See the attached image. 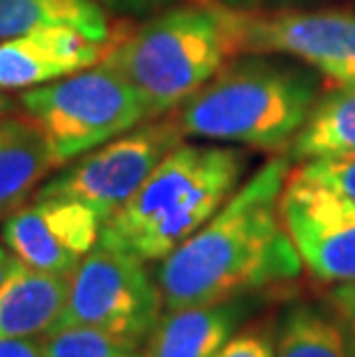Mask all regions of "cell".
<instances>
[{
    "mask_svg": "<svg viewBox=\"0 0 355 357\" xmlns=\"http://www.w3.org/2000/svg\"><path fill=\"white\" fill-rule=\"evenodd\" d=\"M289 157H273L157 270L166 309L245 298L291 281L302 263L279 215Z\"/></svg>",
    "mask_w": 355,
    "mask_h": 357,
    "instance_id": "1",
    "label": "cell"
},
{
    "mask_svg": "<svg viewBox=\"0 0 355 357\" xmlns=\"http://www.w3.org/2000/svg\"><path fill=\"white\" fill-rule=\"evenodd\" d=\"M104 219L70 199H37L5 217L3 242L17 261L49 275L70 277L100 242Z\"/></svg>",
    "mask_w": 355,
    "mask_h": 357,
    "instance_id": "10",
    "label": "cell"
},
{
    "mask_svg": "<svg viewBox=\"0 0 355 357\" xmlns=\"http://www.w3.org/2000/svg\"><path fill=\"white\" fill-rule=\"evenodd\" d=\"M118 10L123 12H134V14H146V12H155V10H162L173 0H111Z\"/></svg>",
    "mask_w": 355,
    "mask_h": 357,
    "instance_id": "24",
    "label": "cell"
},
{
    "mask_svg": "<svg viewBox=\"0 0 355 357\" xmlns=\"http://www.w3.org/2000/svg\"><path fill=\"white\" fill-rule=\"evenodd\" d=\"M44 357H141V341L93 328H60L42 337Z\"/></svg>",
    "mask_w": 355,
    "mask_h": 357,
    "instance_id": "18",
    "label": "cell"
},
{
    "mask_svg": "<svg viewBox=\"0 0 355 357\" xmlns=\"http://www.w3.org/2000/svg\"><path fill=\"white\" fill-rule=\"evenodd\" d=\"M319 79L305 65L240 58L226 63L173 118L194 139L284 150L319 97Z\"/></svg>",
    "mask_w": 355,
    "mask_h": 357,
    "instance_id": "3",
    "label": "cell"
},
{
    "mask_svg": "<svg viewBox=\"0 0 355 357\" xmlns=\"http://www.w3.org/2000/svg\"><path fill=\"white\" fill-rule=\"evenodd\" d=\"M162 307L160 286L148 275L146 261L97 242L70 275L67 300L54 330L93 328L143 341L162 316Z\"/></svg>",
    "mask_w": 355,
    "mask_h": 357,
    "instance_id": "6",
    "label": "cell"
},
{
    "mask_svg": "<svg viewBox=\"0 0 355 357\" xmlns=\"http://www.w3.org/2000/svg\"><path fill=\"white\" fill-rule=\"evenodd\" d=\"M296 173L300 178L312 180L316 185H323L332 189V192L355 201V153L307 159Z\"/></svg>",
    "mask_w": 355,
    "mask_h": 357,
    "instance_id": "19",
    "label": "cell"
},
{
    "mask_svg": "<svg viewBox=\"0 0 355 357\" xmlns=\"http://www.w3.org/2000/svg\"><path fill=\"white\" fill-rule=\"evenodd\" d=\"M289 159L307 162L319 157L355 153V86H335L319 95L305 123L293 136Z\"/></svg>",
    "mask_w": 355,
    "mask_h": 357,
    "instance_id": "15",
    "label": "cell"
},
{
    "mask_svg": "<svg viewBox=\"0 0 355 357\" xmlns=\"http://www.w3.org/2000/svg\"><path fill=\"white\" fill-rule=\"evenodd\" d=\"M219 5V3H217ZM233 53H282L335 86H355V14L346 10H233L219 5Z\"/></svg>",
    "mask_w": 355,
    "mask_h": 357,
    "instance_id": "7",
    "label": "cell"
},
{
    "mask_svg": "<svg viewBox=\"0 0 355 357\" xmlns=\"http://www.w3.org/2000/svg\"><path fill=\"white\" fill-rule=\"evenodd\" d=\"M245 311L247 305L240 298L166 309L146 337L141 357H215L233 337Z\"/></svg>",
    "mask_w": 355,
    "mask_h": 357,
    "instance_id": "12",
    "label": "cell"
},
{
    "mask_svg": "<svg viewBox=\"0 0 355 357\" xmlns=\"http://www.w3.org/2000/svg\"><path fill=\"white\" fill-rule=\"evenodd\" d=\"M70 277L49 275L17 261L0 286V339H35L56 328Z\"/></svg>",
    "mask_w": 355,
    "mask_h": 357,
    "instance_id": "13",
    "label": "cell"
},
{
    "mask_svg": "<svg viewBox=\"0 0 355 357\" xmlns=\"http://www.w3.org/2000/svg\"><path fill=\"white\" fill-rule=\"evenodd\" d=\"M275 357H353V353L337 316L312 305H296L282 318Z\"/></svg>",
    "mask_w": 355,
    "mask_h": 357,
    "instance_id": "17",
    "label": "cell"
},
{
    "mask_svg": "<svg viewBox=\"0 0 355 357\" xmlns=\"http://www.w3.org/2000/svg\"><path fill=\"white\" fill-rule=\"evenodd\" d=\"M0 357H44L42 339H0Z\"/></svg>",
    "mask_w": 355,
    "mask_h": 357,
    "instance_id": "22",
    "label": "cell"
},
{
    "mask_svg": "<svg viewBox=\"0 0 355 357\" xmlns=\"http://www.w3.org/2000/svg\"><path fill=\"white\" fill-rule=\"evenodd\" d=\"M58 28L109 42V21L95 0H0V42Z\"/></svg>",
    "mask_w": 355,
    "mask_h": 357,
    "instance_id": "16",
    "label": "cell"
},
{
    "mask_svg": "<svg viewBox=\"0 0 355 357\" xmlns=\"http://www.w3.org/2000/svg\"><path fill=\"white\" fill-rule=\"evenodd\" d=\"M245 166L238 148L180 143L102 224L100 242L146 263L164 261L229 201Z\"/></svg>",
    "mask_w": 355,
    "mask_h": 357,
    "instance_id": "2",
    "label": "cell"
},
{
    "mask_svg": "<svg viewBox=\"0 0 355 357\" xmlns=\"http://www.w3.org/2000/svg\"><path fill=\"white\" fill-rule=\"evenodd\" d=\"M215 357H275V341L268 330L254 328L231 337Z\"/></svg>",
    "mask_w": 355,
    "mask_h": 357,
    "instance_id": "20",
    "label": "cell"
},
{
    "mask_svg": "<svg viewBox=\"0 0 355 357\" xmlns=\"http://www.w3.org/2000/svg\"><path fill=\"white\" fill-rule=\"evenodd\" d=\"M176 118L146 120L130 132L97 146L77 157L56 178L37 189V199H70L88 205L104 222L120 205L137 194V189L157 169V164L183 143Z\"/></svg>",
    "mask_w": 355,
    "mask_h": 357,
    "instance_id": "8",
    "label": "cell"
},
{
    "mask_svg": "<svg viewBox=\"0 0 355 357\" xmlns=\"http://www.w3.org/2000/svg\"><path fill=\"white\" fill-rule=\"evenodd\" d=\"M56 162L30 120L0 116V219L19 210Z\"/></svg>",
    "mask_w": 355,
    "mask_h": 357,
    "instance_id": "14",
    "label": "cell"
},
{
    "mask_svg": "<svg viewBox=\"0 0 355 357\" xmlns=\"http://www.w3.org/2000/svg\"><path fill=\"white\" fill-rule=\"evenodd\" d=\"M14 265H17V258H14V254L5 245H0V286H3L5 279L10 277Z\"/></svg>",
    "mask_w": 355,
    "mask_h": 357,
    "instance_id": "25",
    "label": "cell"
},
{
    "mask_svg": "<svg viewBox=\"0 0 355 357\" xmlns=\"http://www.w3.org/2000/svg\"><path fill=\"white\" fill-rule=\"evenodd\" d=\"M109 42L72 28L42 30L0 42V90H30L102 63Z\"/></svg>",
    "mask_w": 355,
    "mask_h": 357,
    "instance_id": "11",
    "label": "cell"
},
{
    "mask_svg": "<svg viewBox=\"0 0 355 357\" xmlns=\"http://www.w3.org/2000/svg\"><path fill=\"white\" fill-rule=\"evenodd\" d=\"M219 5H178L109 47L102 63L137 90L150 120L178 111L233 58Z\"/></svg>",
    "mask_w": 355,
    "mask_h": 357,
    "instance_id": "4",
    "label": "cell"
},
{
    "mask_svg": "<svg viewBox=\"0 0 355 357\" xmlns=\"http://www.w3.org/2000/svg\"><path fill=\"white\" fill-rule=\"evenodd\" d=\"M21 109L40 129L56 166L150 120L137 90L104 63L26 90Z\"/></svg>",
    "mask_w": 355,
    "mask_h": 357,
    "instance_id": "5",
    "label": "cell"
},
{
    "mask_svg": "<svg viewBox=\"0 0 355 357\" xmlns=\"http://www.w3.org/2000/svg\"><path fill=\"white\" fill-rule=\"evenodd\" d=\"M279 215L302 268L321 284L355 279V201L289 173Z\"/></svg>",
    "mask_w": 355,
    "mask_h": 357,
    "instance_id": "9",
    "label": "cell"
},
{
    "mask_svg": "<svg viewBox=\"0 0 355 357\" xmlns=\"http://www.w3.org/2000/svg\"><path fill=\"white\" fill-rule=\"evenodd\" d=\"M330 305L335 309L337 321L346 332L351 353L355 357V279L339 284L330 291Z\"/></svg>",
    "mask_w": 355,
    "mask_h": 357,
    "instance_id": "21",
    "label": "cell"
},
{
    "mask_svg": "<svg viewBox=\"0 0 355 357\" xmlns=\"http://www.w3.org/2000/svg\"><path fill=\"white\" fill-rule=\"evenodd\" d=\"M7 106H10V102H7L3 95H0V116H3V113L7 111Z\"/></svg>",
    "mask_w": 355,
    "mask_h": 357,
    "instance_id": "26",
    "label": "cell"
},
{
    "mask_svg": "<svg viewBox=\"0 0 355 357\" xmlns=\"http://www.w3.org/2000/svg\"><path fill=\"white\" fill-rule=\"evenodd\" d=\"M217 3L233 10H284V7H298L305 0H217Z\"/></svg>",
    "mask_w": 355,
    "mask_h": 357,
    "instance_id": "23",
    "label": "cell"
}]
</instances>
